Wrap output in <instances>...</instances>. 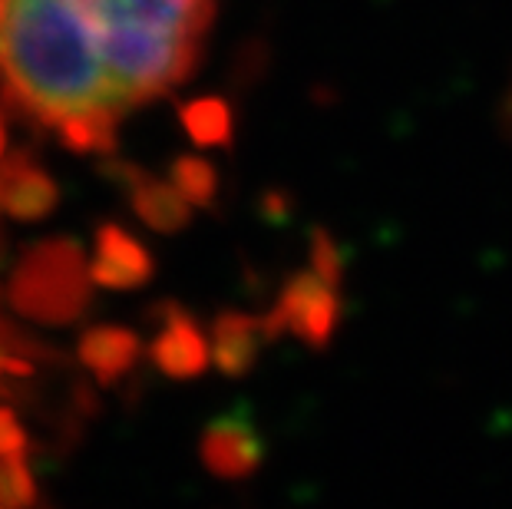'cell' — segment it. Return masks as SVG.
<instances>
[{"label":"cell","instance_id":"17","mask_svg":"<svg viewBox=\"0 0 512 509\" xmlns=\"http://www.w3.org/2000/svg\"><path fill=\"white\" fill-rule=\"evenodd\" d=\"M265 212H268L275 222H285V215H288V209H285V196H281V192H271V196L265 199Z\"/></svg>","mask_w":512,"mask_h":509},{"label":"cell","instance_id":"12","mask_svg":"<svg viewBox=\"0 0 512 509\" xmlns=\"http://www.w3.org/2000/svg\"><path fill=\"white\" fill-rule=\"evenodd\" d=\"M182 126L199 146H225L232 139V106L219 96H199L182 106Z\"/></svg>","mask_w":512,"mask_h":509},{"label":"cell","instance_id":"4","mask_svg":"<svg viewBox=\"0 0 512 509\" xmlns=\"http://www.w3.org/2000/svg\"><path fill=\"white\" fill-rule=\"evenodd\" d=\"M265 334L278 338L281 331H291L294 338L311 344L314 351H324L334 338L337 321H341V298H337V285L318 272H298L285 281L281 295L265 318Z\"/></svg>","mask_w":512,"mask_h":509},{"label":"cell","instance_id":"14","mask_svg":"<svg viewBox=\"0 0 512 509\" xmlns=\"http://www.w3.org/2000/svg\"><path fill=\"white\" fill-rule=\"evenodd\" d=\"M37 503V483L24 453H0V506L24 509Z\"/></svg>","mask_w":512,"mask_h":509},{"label":"cell","instance_id":"6","mask_svg":"<svg viewBox=\"0 0 512 509\" xmlns=\"http://www.w3.org/2000/svg\"><path fill=\"white\" fill-rule=\"evenodd\" d=\"M152 314L159 318V334L149 344L152 364L172 381H192V377L205 374L212 361V348L199 321L172 301H162Z\"/></svg>","mask_w":512,"mask_h":509},{"label":"cell","instance_id":"13","mask_svg":"<svg viewBox=\"0 0 512 509\" xmlns=\"http://www.w3.org/2000/svg\"><path fill=\"white\" fill-rule=\"evenodd\" d=\"M169 179L189 199V205H199V209H212L215 196H219V172L202 156H179L172 162Z\"/></svg>","mask_w":512,"mask_h":509},{"label":"cell","instance_id":"3","mask_svg":"<svg viewBox=\"0 0 512 509\" xmlns=\"http://www.w3.org/2000/svg\"><path fill=\"white\" fill-rule=\"evenodd\" d=\"M100 34V43L119 34H172L205 40L215 0H70Z\"/></svg>","mask_w":512,"mask_h":509},{"label":"cell","instance_id":"11","mask_svg":"<svg viewBox=\"0 0 512 509\" xmlns=\"http://www.w3.org/2000/svg\"><path fill=\"white\" fill-rule=\"evenodd\" d=\"M265 321L245 311H222L212 324V364L219 367L222 377H245L258 361Z\"/></svg>","mask_w":512,"mask_h":509},{"label":"cell","instance_id":"16","mask_svg":"<svg viewBox=\"0 0 512 509\" xmlns=\"http://www.w3.org/2000/svg\"><path fill=\"white\" fill-rule=\"evenodd\" d=\"M27 447V430L20 427L14 410L0 407V453H24Z\"/></svg>","mask_w":512,"mask_h":509},{"label":"cell","instance_id":"19","mask_svg":"<svg viewBox=\"0 0 512 509\" xmlns=\"http://www.w3.org/2000/svg\"><path fill=\"white\" fill-rule=\"evenodd\" d=\"M4 146H7V129H4V116H0V159H4Z\"/></svg>","mask_w":512,"mask_h":509},{"label":"cell","instance_id":"1","mask_svg":"<svg viewBox=\"0 0 512 509\" xmlns=\"http://www.w3.org/2000/svg\"><path fill=\"white\" fill-rule=\"evenodd\" d=\"M0 90L10 110L50 129L83 116L119 123L133 110L70 0H0Z\"/></svg>","mask_w":512,"mask_h":509},{"label":"cell","instance_id":"18","mask_svg":"<svg viewBox=\"0 0 512 509\" xmlns=\"http://www.w3.org/2000/svg\"><path fill=\"white\" fill-rule=\"evenodd\" d=\"M503 129H506V136L512 139V90H509L506 106H503Z\"/></svg>","mask_w":512,"mask_h":509},{"label":"cell","instance_id":"2","mask_svg":"<svg viewBox=\"0 0 512 509\" xmlns=\"http://www.w3.org/2000/svg\"><path fill=\"white\" fill-rule=\"evenodd\" d=\"M10 305L37 324H73L93 298V272L73 238H47L30 245L10 275Z\"/></svg>","mask_w":512,"mask_h":509},{"label":"cell","instance_id":"8","mask_svg":"<svg viewBox=\"0 0 512 509\" xmlns=\"http://www.w3.org/2000/svg\"><path fill=\"white\" fill-rule=\"evenodd\" d=\"M60 186L30 153L0 159V209L17 222H40L57 209Z\"/></svg>","mask_w":512,"mask_h":509},{"label":"cell","instance_id":"9","mask_svg":"<svg viewBox=\"0 0 512 509\" xmlns=\"http://www.w3.org/2000/svg\"><path fill=\"white\" fill-rule=\"evenodd\" d=\"M152 268H156L152 265V255L136 235H129L116 222L100 225V232H96V255L90 262L96 285L113 291L139 288L152 278Z\"/></svg>","mask_w":512,"mask_h":509},{"label":"cell","instance_id":"5","mask_svg":"<svg viewBox=\"0 0 512 509\" xmlns=\"http://www.w3.org/2000/svg\"><path fill=\"white\" fill-rule=\"evenodd\" d=\"M205 470L219 480H248L265 460V440L255 427L248 407H235L232 414L215 417L199 443Z\"/></svg>","mask_w":512,"mask_h":509},{"label":"cell","instance_id":"10","mask_svg":"<svg viewBox=\"0 0 512 509\" xmlns=\"http://www.w3.org/2000/svg\"><path fill=\"white\" fill-rule=\"evenodd\" d=\"M139 354H143V341L136 331L119 328V324H96V328L83 331L80 344H76V357L100 384H116L136 367Z\"/></svg>","mask_w":512,"mask_h":509},{"label":"cell","instance_id":"15","mask_svg":"<svg viewBox=\"0 0 512 509\" xmlns=\"http://www.w3.org/2000/svg\"><path fill=\"white\" fill-rule=\"evenodd\" d=\"M311 268L321 278H328L331 285H341V278H344V252H341V245H337L324 229L311 232Z\"/></svg>","mask_w":512,"mask_h":509},{"label":"cell","instance_id":"7","mask_svg":"<svg viewBox=\"0 0 512 509\" xmlns=\"http://www.w3.org/2000/svg\"><path fill=\"white\" fill-rule=\"evenodd\" d=\"M103 176L113 179L116 186H123L129 192L133 212L149 225V229H156L162 235H176L189 225V219H192L189 199H185L172 182L149 176V172L133 166V162H106Z\"/></svg>","mask_w":512,"mask_h":509}]
</instances>
